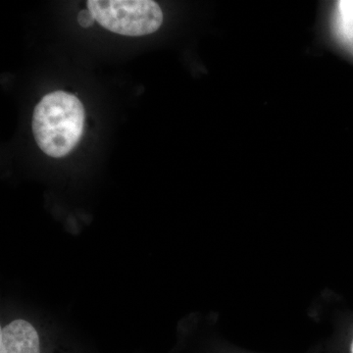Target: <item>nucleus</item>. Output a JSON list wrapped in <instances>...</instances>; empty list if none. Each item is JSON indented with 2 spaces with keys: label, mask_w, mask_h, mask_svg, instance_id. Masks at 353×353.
<instances>
[{
  "label": "nucleus",
  "mask_w": 353,
  "mask_h": 353,
  "mask_svg": "<svg viewBox=\"0 0 353 353\" xmlns=\"http://www.w3.org/2000/svg\"><path fill=\"white\" fill-rule=\"evenodd\" d=\"M85 109L75 95L58 92L39 102L32 117V131L41 150L48 157H66L83 136Z\"/></svg>",
  "instance_id": "nucleus-1"
},
{
  "label": "nucleus",
  "mask_w": 353,
  "mask_h": 353,
  "mask_svg": "<svg viewBox=\"0 0 353 353\" xmlns=\"http://www.w3.org/2000/svg\"><path fill=\"white\" fill-rule=\"evenodd\" d=\"M87 4L95 21L122 36L152 34L163 23L161 8L152 0H90Z\"/></svg>",
  "instance_id": "nucleus-2"
},
{
  "label": "nucleus",
  "mask_w": 353,
  "mask_h": 353,
  "mask_svg": "<svg viewBox=\"0 0 353 353\" xmlns=\"http://www.w3.org/2000/svg\"><path fill=\"white\" fill-rule=\"evenodd\" d=\"M0 353H41L38 332L26 320H14L0 331Z\"/></svg>",
  "instance_id": "nucleus-3"
},
{
  "label": "nucleus",
  "mask_w": 353,
  "mask_h": 353,
  "mask_svg": "<svg viewBox=\"0 0 353 353\" xmlns=\"http://www.w3.org/2000/svg\"><path fill=\"white\" fill-rule=\"evenodd\" d=\"M334 29L341 41L353 51V0H341L336 3Z\"/></svg>",
  "instance_id": "nucleus-4"
},
{
  "label": "nucleus",
  "mask_w": 353,
  "mask_h": 353,
  "mask_svg": "<svg viewBox=\"0 0 353 353\" xmlns=\"http://www.w3.org/2000/svg\"><path fill=\"white\" fill-rule=\"evenodd\" d=\"M78 22L83 28H88L94 24L95 19L90 11L87 9L79 13Z\"/></svg>",
  "instance_id": "nucleus-5"
},
{
  "label": "nucleus",
  "mask_w": 353,
  "mask_h": 353,
  "mask_svg": "<svg viewBox=\"0 0 353 353\" xmlns=\"http://www.w3.org/2000/svg\"><path fill=\"white\" fill-rule=\"evenodd\" d=\"M350 352L353 353V338L352 340V343H350Z\"/></svg>",
  "instance_id": "nucleus-6"
}]
</instances>
